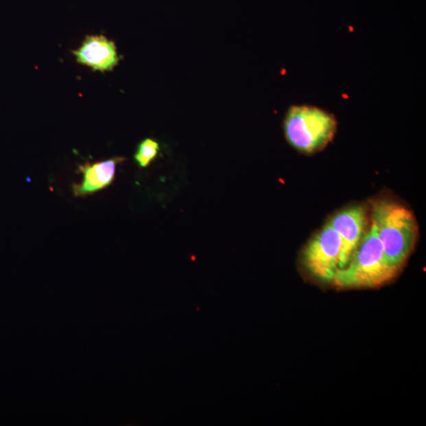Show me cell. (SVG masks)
I'll use <instances>...</instances> for the list:
<instances>
[{"mask_svg": "<svg viewBox=\"0 0 426 426\" xmlns=\"http://www.w3.org/2000/svg\"><path fill=\"white\" fill-rule=\"evenodd\" d=\"M399 270L388 260L371 223L348 264L335 272L333 283L341 288L377 287L391 281Z\"/></svg>", "mask_w": 426, "mask_h": 426, "instance_id": "cell-1", "label": "cell"}, {"mask_svg": "<svg viewBox=\"0 0 426 426\" xmlns=\"http://www.w3.org/2000/svg\"><path fill=\"white\" fill-rule=\"evenodd\" d=\"M371 223L375 224L389 262L399 268L412 252L418 225L408 209L390 200L379 199L371 204Z\"/></svg>", "mask_w": 426, "mask_h": 426, "instance_id": "cell-2", "label": "cell"}, {"mask_svg": "<svg viewBox=\"0 0 426 426\" xmlns=\"http://www.w3.org/2000/svg\"><path fill=\"white\" fill-rule=\"evenodd\" d=\"M338 129L334 115L310 105H294L283 121L284 134L294 149L306 154L323 150Z\"/></svg>", "mask_w": 426, "mask_h": 426, "instance_id": "cell-3", "label": "cell"}, {"mask_svg": "<svg viewBox=\"0 0 426 426\" xmlns=\"http://www.w3.org/2000/svg\"><path fill=\"white\" fill-rule=\"evenodd\" d=\"M341 250L340 236L328 223L305 246L303 265L318 280L333 282L335 272L340 270Z\"/></svg>", "mask_w": 426, "mask_h": 426, "instance_id": "cell-4", "label": "cell"}, {"mask_svg": "<svg viewBox=\"0 0 426 426\" xmlns=\"http://www.w3.org/2000/svg\"><path fill=\"white\" fill-rule=\"evenodd\" d=\"M367 212L361 205L346 208L331 219L329 224L342 241L340 268L348 264L367 231Z\"/></svg>", "mask_w": 426, "mask_h": 426, "instance_id": "cell-5", "label": "cell"}, {"mask_svg": "<svg viewBox=\"0 0 426 426\" xmlns=\"http://www.w3.org/2000/svg\"><path fill=\"white\" fill-rule=\"evenodd\" d=\"M73 55L81 64L102 72L113 71L119 62L117 46L104 36H87Z\"/></svg>", "mask_w": 426, "mask_h": 426, "instance_id": "cell-6", "label": "cell"}, {"mask_svg": "<svg viewBox=\"0 0 426 426\" xmlns=\"http://www.w3.org/2000/svg\"><path fill=\"white\" fill-rule=\"evenodd\" d=\"M124 161L123 157H114L79 166L78 171L82 174L83 180L80 184L73 186V196L85 198L108 187L115 180L117 165Z\"/></svg>", "mask_w": 426, "mask_h": 426, "instance_id": "cell-7", "label": "cell"}, {"mask_svg": "<svg viewBox=\"0 0 426 426\" xmlns=\"http://www.w3.org/2000/svg\"><path fill=\"white\" fill-rule=\"evenodd\" d=\"M161 150L160 144L152 139L141 141L137 147L134 160L140 167L145 168L154 161Z\"/></svg>", "mask_w": 426, "mask_h": 426, "instance_id": "cell-8", "label": "cell"}]
</instances>
